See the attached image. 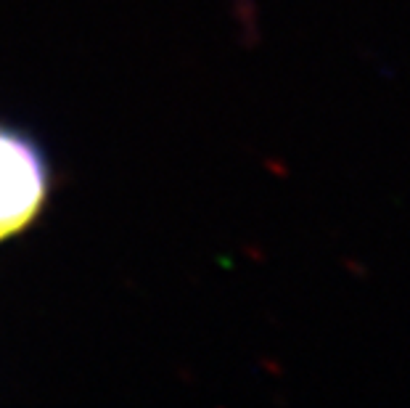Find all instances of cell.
Returning a JSON list of instances; mask_svg holds the SVG:
<instances>
[{"label": "cell", "instance_id": "6da1fadb", "mask_svg": "<svg viewBox=\"0 0 410 408\" xmlns=\"http://www.w3.org/2000/svg\"><path fill=\"white\" fill-rule=\"evenodd\" d=\"M48 185L51 173L38 141L0 125V241L38 218Z\"/></svg>", "mask_w": 410, "mask_h": 408}]
</instances>
